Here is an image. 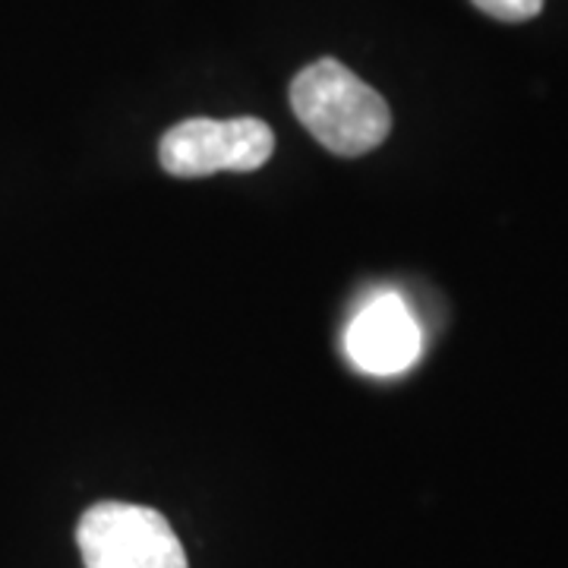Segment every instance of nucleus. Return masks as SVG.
Returning a JSON list of instances; mask_svg holds the SVG:
<instances>
[{
  "label": "nucleus",
  "mask_w": 568,
  "mask_h": 568,
  "mask_svg": "<svg viewBox=\"0 0 568 568\" xmlns=\"http://www.w3.org/2000/svg\"><path fill=\"white\" fill-rule=\"evenodd\" d=\"M297 121L342 159H361L383 145L392 130L386 99L335 58L304 67L291 82Z\"/></svg>",
  "instance_id": "1"
},
{
  "label": "nucleus",
  "mask_w": 568,
  "mask_h": 568,
  "mask_svg": "<svg viewBox=\"0 0 568 568\" xmlns=\"http://www.w3.org/2000/svg\"><path fill=\"white\" fill-rule=\"evenodd\" d=\"M85 568H186V552L155 508L99 503L77 528Z\"/></svg>",
  "instance_id": "2"
},
{
  "label": "nucleus",
  "mask_w": 568,
  "mask_h": 568,
  "mask_svg": "<svg viewBox=\"0 0 568 568\" xmlns=\"http://www.w3.org/2000/svg\"><path fill=\"white\" fill-rule=\"evenodd\" d=\"M275 152V133L260 118L178 123L159 142L162 168L174 178H209L219 171H260Z\"/></svg>",
  "instance_id": "3"
},
{
  "label": "nucleus",
  "mask_w": 568,
  "mask_h": 568,
  "mask_svg": "<svg viewBox=\"0 0 568 568\" xmlns=\"http://www.w3.org/2000/svg\"><path fill=\"white\" fill-rule=\"evenodd\" d=\"M347 357L373 376H395L420 357V328L398 294H379L351 320Z\"/></svg>",
  "instance_id": "4"
},
{
  "label": "nucleus",
  "mask_w": 568,
  "mask_h": 568,
  "mask_svg": "<svg viewBox=\"0 0 568 568\" xmlns=\"http://www.w3.org/2000/svg\"><path fill=\"white\" fill-rule=\"evenodd\" d=\"M487 17H496L503 22H525L534 20L544 10V0H474Z\"/></svg>",
  "instance_id": "5"
}]
</instances>
